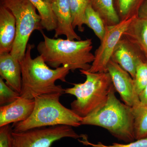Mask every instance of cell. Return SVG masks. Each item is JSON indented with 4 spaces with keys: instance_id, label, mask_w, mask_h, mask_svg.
<instances>
[{
    "instance_id": "cell-6",
    "label": "cell",
    "mask_w": 147,
    "mask_h": 147,
    "mask_svg": "<svg viewBox=\"0 0 147 147\" xmlns=\"http://www.w3.org/2000/svg\"><path fill=\"white\" fill-rule=\"evenodd\" d=\"M1 5L9 9L16 19V37L10 54L21 61L25 56L33 32H41L43 29L41 18L28 0H1Z\"/></svg>"
},
{
    "instance_id": "cell-21",
    "label": "cell",
    "mask_w": 147,
    "mask_h": 147,
    "mask_svg": "<svg viewBox=\"0 0 147 147\" xmlns=\"http://www.w3.org/2000/svg\"><path fill=\"white\" fill-rule=\"evenodd\" d=\"M145 0H116L117 11L120 21L137 16L138 11Z\"/></svg>"
},
{
    "instance_id": "cell-11",
    "label": "cell",
    "mask_w": 147,
    "mask_h": 147,
    "mask_svg": "<svg viewBox=\"0 0 147 147\" xmlns=\"http://www.w3.org/2000/svg\"><path fill=\"white\" fill-rule=\"evenodd\" d=\"M51 4L56 19L55 38L64 35L70 40H81V37L76 33L73 28L69 0H52Z\"/></svg>"
},
{
    "instance_id": "cell-2",
    "label": "cell",
    "mask_w": 147,
    "mask_h": 147,
    "mask_svg": "<svg viewBox=\"0 0 147 147\" xmlns=\"http://www.w3.org/2000/svg\"><path fill=\"white\" fill-rule=\"evenodd\" d=\"M43 40L37 47L40 55L47 65L54 69L63 66L69 67L71 71L76 69L88 71L94 59L91 53V39L70 40L50 38L41 32Z\"/></svg>"
},
{
    "instance_id": "cell-23",
    "label": "cell",
    "mask_w": 147,
    "mask_h": 147,
    "mask_svg": "<svg viewBox=\"0 0 147 147\" xmlns=\"http://www.w3.org/2000/svg\"><path fill=\"white\" fill-rule=\"evenodd\" d=\"M133 79L135 90L139 96L147 85V61H142L138 64Z\"/></svg>"
},
{
    "instance_id": "cell-7",
    "label": "cell",
    "mask_w": 147,
    "mask_h": 147,
    "mask_svg": "<svg viewBox=\"0 0 147 147\" xmlns=\"http://www.w3.org/2000/svg\"><path fill=\"white\" fill-rule=\"evenodd\" d=\"M15 147H50L54 142L64 138H81L72 127L66 125L38 127L13 132Z\"/></svg>"
},
{
    "instance_id": "cell-5",
    "label": "cell",
    "mask_w": 147,
    "mask_h": 147,
    "mask_svg": "<svg viewBox=\"0 0 147 147\" xmlns=\"http://www.w3.org/2000/svg\"><path fill=\"white\" fill-rule=\"evenodd\" d=\"M79 70L86 76V81L84 83L74 84L73 87L65 90V93L76 97L71 103V110L84 118L105 104L114 85L108 71L92 73Z\"/></svg>"
},
{
    "instance_id": "cell-17",
    "label": "cell",
    "mask_w": 147,
    "mask_h": 147,
    "mask_svg": "<svg viewBox=\"0 0 147 147\" xmlns=\"http://www.w3.org/2000/svg\"><path fill=\"white\" fill-rule=\"evenodd\" d=\"M33 5L41 18V25L43 29L48 31L55 30L56 19L52 10L51 4L44 0H28Z\"/></svg>"
},
{
    "instance_id": "cell-8",
    "label": "cell",
    "mask_w": 147,
    "mask_h": 147,
    "mask_svg": "<svg viewBox=\"0 0 147 147\" xmlns=\"http://www.w3.org/2000/svg\"><path fill=\"white\" fill-rule=\"evenodd\" d=\"M137 16L129 17L116 25L106 26L105 36L95 52L94 61L88 71L92 73L107 72V66L114 49L127 27Z\"/></svg>"
},
{
    "instance_id": "cell-9",
    "label": "cell",
    "mask_w": 147,
    "mask_h": 147,
    "mask_svg": "<svg viewBox=\"0 0 147 147\" xmlns=\"http://www.w3.org/2000/svg\"><path fill=\"white\" fill-rule=\"evenodd\" d=\"M107 71L110 74L115 89L124 103L131 107L138 105L140 102L139 96L131 75L112 59L107 66Z\"/></svg>"
},
{
    "instance_id": "cell-27",
    "label": "cell",
    "mask_w": 147,
    "mask_h": 147,
    "mask_svg": "<svg viewBox=\"0 0 147 147\" xmlns=\"http://www.w3.org/2000/svg\"><path fill=\"white\" fill-rule=\"evenodd\" d=\"M140 103L147 105V85L139 95Z\"/></svg>"
},
{
    "instance_id": "cell-10",
    "label": "cell",
    "mask_w": 147,
    "mask_h": 147,
    "mask_svg": "<svg viewBox=\"0 0 147 147\" xmlns=\"http://www.w3.org/2000/svg\"><path fill=\"white\" fill-rule=\"evenodd\" d=\"M111 59L127 71L133 79L138 64L142 61H146L140 50L123 36L114 49Z\"/></svg>"
},
{
    "instance_id": "cell-16",
    "label": "cell",
    "mask_w": 147,
    "mask_h": 147,
    "mask_svg": "<svg viewBox=\"0 0 147 147\" xmlns=\"http://www.w3.org/2000/svg\"><path fill=\"white\" fill-rule=\"evenodd\" d=\"M91 3L94 9L100 15L106 26H113L120 22L114 0H91Z\"/></svg>"
},
{
    "instance_id": "cell-3",
    "label": "cell",
    "mask_w": 147,
    "mask_h": 147,
    "mask_svg": "<svg viewBox=\"0 0 147 147\" xmlns=\"http://www.w3.org/2000/svg\"><path fill=\"white\" fill-rule=\"evenodd\" d=\"M115 91L114 86L105 104L83 118L81 124L100 127L119 140L127 143L133 142L135 138L132 107L120 101Z\"/></svg>"
},
{
    "instance_id": "cell-4",
    "label": "cell",
    "mask_w": 147,
    "mask_h": 147,
    "mask_svg": "<svg viewBox=\"0 0 147 147\" xmlns=\"http://www.w3.org/2000/svg\"><path fill=\"white\" fill-rule=\"evenodd\" d=\"M61 93L41 95L34 97V109L26 120L13 123V132L32 129L66 125L77 127L82 125L83 118L60 102Z\"/></svg>"
},
{
    "instance_id": "cell-25",
    "label": "cell",
    "mask_w": 147,
    "mask_h": 147,
    "mask_svg": "<svg viewBox=\"0 0 147 147\" xmlns=\"http://www.w3.org/2000/svg\"><path fill=\"white\" fill-rule=\"evenodd\" d=\"M13 129L10 124L0 127V147H15Z\"/></svg>"
},
{
    "instance_id": "cell-15",
    "label": "cell",
    "mask_w": 147,
    "mask_h": 147,
    "mask_svg": "<svg viewBox=\"0 0 147 147\" xmlns=\"http://www.w3.org/2000/svg\"><path fill=\"white\" fill-rule=\"evenodd\" d=\"M123 36L140 50L147 61V20L135 17Z\"/></svg>"
},
{
    "instance_id": "cell-19",
    "label": "cell",
    "mask_w": 147,
    "mask_h": 147,
    "mask_svg": "<svg viewBox=\"0 0 147 147\" xmlns=\"http://www.w3.org/2000/svg\"><path fill=\"white\" fill-rule=\"evenodd\" d=\"M91 0H69L71 15L73 26L77 28L79 31H84L85 14L87 7L91 4Z\"/></svg>"
},
{
    "instance_id": "cell-12",
    "label": "cell",
    "mask_w": 147,
    "mask_h": 147,
    "mask_svg": "<svg viewBox=\"0 0 147 147\" xmlns=\"http://www.w3.org/2000/svg\"><path fill=\"white\" fill-rule=\"evenodd\" d=\"M34 99L20 96L13 102L0 107V127L26 120L34 109Z\"/></svg>"
},
{
    "instance_id": "cell-28",
    "label": "cell",
    "mask_w": 147,
    "mask_h": 147,
    "mask_svg": "<svg viewBox=\"0 0 147 147\" xmlns=\"http://www.w3.org/2000/svg\"><path fill=\"white\" fill-rule=\"evenodd\" d=\"M46 2L49 3L51 4L52 2V0H44Z\"/></svg>"
},
{
    "instance_id": "cell-24",
    "label": "cell",
    "mask_w": 147,
    "mask_h": 147,
    "mask_svg": "<svg viewBox=\"0 0 147 147\" xmlns=\"http://www.w3.org/2000/svg\"><path fill=\"white\" fill-rule=\"evenodd\" d=\"M20 93L16 91L0 78V105L11 103L20 97Z\"/></svg>"
},
{
    "instance_id": "cell-20",
    "label": "cell",
    "mask_w": 147,
    "mask_h": 147,
    "mask_svg": "<svg viewBox=\"0 0 147 147\" xmlns=\"http://www.w3.org/2000/svg\"><path fill=\"white\" fill-rule=\"evenodd\" d=\"M85 25L93 31L100 41L102 40L106 32V26L99 13L93 8L91 3L86 10Z\"/></svg>"
},
{
    "instance_id": "cell-26",
    "label": "cell",
    "mask_w": 147,
    "mask_h": 147,
    "mask_svg": "<svg viewBox=\"0 0 147 147\" xmlns=\"http://www.w3.org/2000/svg\"><path fill=\"white\" fill-rule=\"evenodd\" d=\"M137 17L147 21V0H145L138 11Z\"/></svg>"
},
{
    "instance_id": "cell-13",
    "label": "cell",
    "mask_w": 147,
    "mask_h": 147,
    "mask_svg": "<svg viewBox=\"0 0 147 147\" xmlns=\"http://www.w3.org/2000/svg\"><path fill=\"white\" fill-rule=\"evenodd\" d=\"M16 35V21L13 13L0 6V55L11 52Z\"/></svg>"
},
{
    "instance_id": "cell-18",
    "label": "cell",
    "mask_w": 147,
    "mask_h": 147,
    "mask_svg": "<svg viewBox=\"0 0 147 147\" xmlns=\"http://www.w3.org/2000/svg\"><path fill=\"white\" fill-rule=\"evenodd\" d=\"M132 110L135 140L147 138V105L140 102Z\"/></svg>"
},
{
    "instance_id": "cell-1",
    "label": "cell",
    "mask_w": 147,
    "mask_h": 147,
    "mask_svg": "<svg viewBox=\"0 0 147 147\" xmlns=\"http://www.w3.org/2000/svg\"><path fill=\"white\" fill-rule=\"evenodd\" d=\"M34 45L28 43L23 59L20 61L22 76L20 96L29 99L41 95L65 93L64 89L55 82H66L65 78L70 71L65 66L52 69L40 55L33 59L32 51Z\"/></svg>"
},
{
    "instance_id": "cell-22",
    "label": "cell",
    "mask_w": 147,
    "mask_h": 147,
    "mask_svg": "<svg viewBox=\"0 0 147 147\" xmlns=\"http://www.w3.org/2000/svg\"><path fill=\"white\" fill-rule=\"evenodd\" d=\"M82 140H79L83 144L89 146L91 147H147V138L135 140L133 142L126 144L114 143L110 145L104 144L100 142L97 144L91 143L88 140L86 135H81Z\"/></svg>"
},
{
    "instance_id": "cell-14",
    "label": "cell",
    "mask_w": 147,
    "mask_h": 147,
    "mask_svg": "<svg viewBox=\"0 0 147 147\" xmlns=\"http://www.w3.org/2000/svg\"><path fill=\"white\" fill-rule=\"evenodd\" d=\"M0 76L11 88L20 94L22 87L21 64L10 53L0 55Z\"/></svg>"
}]
</instances>
